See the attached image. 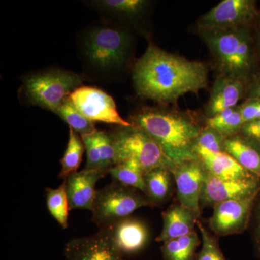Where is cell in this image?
I'll list each match as a JSON object with an SVG mask.
<instances>
[{
    "label": "cell",
    "mask_w": 260,
    "mask_h": 260,
    "mask_svg": "<svg viewBox=\"0 0 260 260\" xmlns=\"http://www.w3.org/2000/svg\"><path fill=\"white\" fill-rule=\"evenodd\" d=\"M220 75L245 80L252 65L250 39L244 28L202 30Z\"/></svg>",
    "instance_id": "obj_3"
},
{
    "label": "cell",
    "mask_w": 260,
    "mask_h": 260,
    "mask_svg": "<svg viewBox=\"0 0 260 260\" xmlns=\"http://www.w3.org/2000/svg\"><path fill=\"white\" fill-rule=\"evenodd\" d=\"M109 174L116 182L139 190L146 196L145 173L134 159H129L116 164L109 170Z\"/></svg>",
    "instance_id": "obj_22"
},
{
    "label": "cell",
    "mask_w": 260,
    "mask_h": 260,
    "mask_svg": "<svg viewBox=\"0 0 260 260\" xmlns=\"http://www.w3.org/2000/svg\"><path fill=\"white\" fill-rule=\"evenodd\" d=\"M259 194H260V190ZM257 210H256V223L255 228V244L256 251H257L258 254L260 256V195L259 203L257 205Z\"/></svg>",
    "instance_id": "obj_34"
},
{
    "label": "cell",
    "mask_w": 260,
    "mask_h": 260,
    "mask_svg": "<svg viewBox=\"0 0 260 260\" xmlns=\"http://www.w3.org/2000/svg\"><path fill=\"white\" fill-rule=\"evenodd\" d=\"M197 227L201 234V251L198 254V260H226L224 256L216 237L210 233L200 220L197 222Z\"/></svg>",
    "instance_id": "obj_27"
},
{
    "label": "cell",
    "mask_w": 260,
    "mask_h": 260,
    "mask_svg": "<svg viewBox=\"0 0 260 260\" xmlns=\"http://www.w3.org/2000/svg\"><path fill=\"white\" fill-rule=\"evenodd\" d=\"M258 193L214 205L209 220L210 230L217 236L234 235L245 231Z\"/></svg>",
    "instance_id": "obj_9"
},
{
    "label": "cell",
    "mask_w": 260,
    "mask_h": 260,
    "mask_svg": "<svg viewBox=\"0 0 260 260\" xmlns=\"http://www.w3.org/2000/svg\"><path fill=\"white\" fill-rule=\"evenodd\" d=\"M81 138L87 153V162L85 169L103 172L102 158L95 133L92 135H84Z\"/></svg>",
    "instance_id": "obj_31"
},
{
    "label": "cell",
    "mask_w": 260,
    "mask_h": 260,
    "mask_svg": "<svg viewBox=\"0 0 260 260\" xmlns=\"http://www.w3.org/2000/svg\"><path fill=\"white\" fill-rule=\"evenodd\" d=\"M239 135L254 140L260 145V119L244 124Z\"/></svg>",
    "instance_id": "obj_33"
},
{
    "label": "cell",
    "mask_w": 260,
    "mask_h": 260,
    "mask_svg": "<svg viewBox=\"0 0 260 260\" xmlns=\"http://www.w3.org/2000/svg\"><path fill=\"white\" fill-rule=\"evenodd\" d=\"M260 179L227 180L214 177L207 172L200 196V207L214 206L226 200L246 198L257 194Z\"/></svg>",
    "instance_id": "obj_12"
},
{
    "label": "cell",
    "mask_w": 260,
    "mask_h": 260,
    "mask_svg": "<svg viewBox=\"0 0 260 260\" xmlns=\"http://www.w3.org/2000/svg\"><path fill=\"white\" fill-rule=\"evenodd\" d=\"M172 172L167 168H158L145 174L146 197L153 206H158L169 198L172 189Z\"/></svg>",
    "instance_id": "obj_21"
},
{
    "label": "cell",
    "mask_w": 260,
    "mask_h": 260,
    "mask_svg": "<svg viewBox=\"0 0 260 260\" xmlns=\"http://www.w3.org/2000/svg\"><path fill=\"white\" fill-rule=\"evenodd\" d=\"M244 124L260 119V99H251L239 107Z\"/></svg>",
    "instance_id": "obj_32"
},
{
    "label": "cell",
    "mask_w": 260,
    "mask_h": 260,
    "mask_svg": "<svg viewBox=\"0 0 260 260\" xmlns=\"http://www.w3.org/2000/svg\"><path fill=\"white\" fill-rule=\"evenodd\" d=\"M253 95H255L257 99H260V84L255 89H254Z\"/></svg>",
    "instance_id": "obj_35"
},
{
    "label": "cell",
    "mask_w": 260,
    "mask_h": 260,
    "mask_svg": "<svg viewBox=\"0 0 260 260\" xmlns=\"http://www.w3.org/2000/svg\"><path fill=\"white\" fill-rule=\"evenodd\" d=\"M225 139L226 138L216 130L205 126L197 138L194 148L204 149L215 154L223 153Z\"/></svg>",
    "instance_id": "obj_28"
},
{
    "label": "cell",
    "mask_w": 260,
    "mask_h": 260,
    "mask_svg": "<svg viewBox=\"0 0 260 260\" xmlns=\"http://www.w3.org/2000/svg\"><path fill=\"white\" fill-rule=\"evenodd\" d=\"M56 114L60 116L61 119L69 125L70 128L79 133L82 136L94 134L98 130L95 129L93 121L85 117L75 108L70 98L65 99L61 104Z\"/></svg>",
    "instance_id": "obj_26"
},
{
    "label": "cell",
    "mask_w": 260,
    "mask_h": 260,
    "mask_svg": "<svg viewBox=\"0 0 260 260\" xmlns=\"http://www.w3.org/2000/svg\"><path fill=\"white\" fill-rule=\"evenodd\" d=\"M179 204L200 213V196L207 171L199 159L177 164L172 170Z\"/></svg>",
    "instance_id": "obj_11"
},
{
    "label": "cell",
    "mask_w": 260,
    "mask_h": 260,
    "mask_svg": "<svg viewBox=\"0 0 260 260\" xmlns=\"http://www.w3.org/2000/svg\"><path fill=\"white\" fill-rule=\"evenodd\" d=\"M82 83L83 78L74 72L51 70L24 78L23 89L30 104L56 114L65 99Z\"/></svg>",
    "instance_id": "obj_4"
},
{
    "label": "cell",
    "mask_w": 260,
    "mask_h": 260,
    "mask_svg": "<svg viewBox=\"0 0 260 260\" xmlns=\"http://www.w3.org/2000/svg\"><path fill=\"white\" fill-rule=\"evenodd\" d=\"M130 46L131 37L127 32L114 27H99L85 40V55L98 68H119L127 59Z\"/></svg>",
    "instance_id": "obj_7"
},
{
    "label": "cell",
    "mask_w": 260,
    "mask_h": 260,
    "mask_svg": "<svg viewBox=\"0 0 260 260\" xmlns=\"http://www.w3.org/2000/svg\"><path fill=\"white\" fill-rule=\"evenodd\" d=\"M200 215V213L179 203L172 205L162 213L164 224L157 242L164 243L196 232L195 227Z\"/></svg>",
    "instance_id": "obj_17"
},
{
    "label": "cell",
    "mask_w": 260,
    "mask_h": 260,
    "mask_svg": "<svg viewBox=\"0 0 260 260\" xmlns=\"http://www.w3.org/2000/svg\"><path fill=\"white\" fill-rule=\"evenodd\" d=\"M200 239L196 232L162 243L160 247L164 260H198L197 249Z\"/></svg>",
    "instance_id": "obj_20"
},
{
    "label": "cell",
    "mask_w": 260,
    "mask_h": 260,
    "mask_svg": "<svg viewBox=\"0 0 260 260\" xmlns=\"http://www.w3.org/2000/svg\"><path fill=\"white\" fill-rule=\"evenodd\" d=\"M46 199L47 208L51 216L55 219L62 229H68L70 205L65 181L56 189L47 188Z\"/></svg>",
    "instance_id": "obj_25"
},
{
    "label": "cell",
    "mask_w": 260,
    "mask_h": 260,
    "mask_svg": "<svg viewBox=\"0 0 260 260\" xmlns=\"http://www.w3.org/2000/svg\"><path fill=\"white\" fill-rule=\"evenodd\" d=\"M130 119L133 126L150 135L176 165L198 159L194 145L203 127L194 116L179 111L145 108Z\"/></svg>",
    "instance_id": "obj_2"
},
{
    "label": "cell",
    "mask_w": 260,
    "mask_h": 260,
    "mask_svg": "<svg viewBox=\"0 0 260 260\" xmlns=\"http://www.w3.org/2000/svg\"><path fill=\"white\" fill-rule=\"evenodd\" d=\"M133 78L140 96L174 104L186 93H198L206 88L208 69L201 61L189 60L150 44L135 64Z\"/></svg>",
    "instance_id": "obj_1"
},
{
    "label": "cell",
    "mask_w": 260,
    "mask_h": 260,
    "mask_svg": "<svg viewBox=\"0 0 260 260\" xmlns=\"http://www.w3.org/2000/svg\"><path fill=\"white\" fill-rule=\"evenodd\" d=\"M96 3L109 11L129 15L139 14L148 4L144 0H103Z\"/></svg>",
    "instance_id": "obj_29"
},
{
    "label": "cell",
    "mask_w": 260,
    "mask_h": 260,
    "mask_svg": "<svg viewBox=\"0 0 260 260\" xmlns=\"http://www.w3.org/2000/svg\"><path fill=\"white\" fill-rule=\"evenodd\" d=\"M254 140L241 135L228 138L224 152L229 154L244 169L260 179V147Z\"/></svg>",
    "instance_id": "obj_19"
},
{
    "label": "cell",
    "mask_w": 260,
    "mask_h": 260,
    "mask_svg": "<svg viewBox=\"0 0 260 260\" xmlns=\"http://www.w3.org/2000/svg\"><path fill=\"white\" fill-rule=\"evenodd\" d=\"M64 254L67 260H123V254L104 229L90 237L69 241Z\"/></svg>",
    "instance_id": "obj_13"
},
{
    "label": "cell",
    "mask_w": 260,
    "mask_h": 260,
    "mask_svg": "<svg viewBox=\"0 0 260 260\" xmlns=\"http://www.w3.org/2000/svg\"><path fill=\"white\" fill-rule=\"evenodd\" d=\"M153 206L145 195L119 182L97 190L92 210V221L105 229L126 218L143 207Z\"/></svg>",
    "instance_id": "obj_6"
},
{
    "label": "cell",
    "mask_w": 260,
    "mask_h": 260,
    "mask_svg": "<svg viewBox=\"0 0 260 260\" xmlns=\"http://www.w3.org/2000/svg\"><path fill=\"white\" fill-rule=\"evenodd\" d=\"M102 229L106 230L123 255L141 251L150 239L146 224L140 219L131 216Z\"/></svg>",
    "instance_id": "obj_14"
},
{
    "label": "cell",
    "mask_w": 260,
    "mask_h": 260,
    "mask_svg": "<svg viewBox=\"0 0 260 260\" xmlns=\"http://www.w3.org/2000/svg\"><path fill=\"white\" fill-rule=\"evenodd\" d=\"M69 98L75 108L93 122L100 121L123 127L133 126L121 117L113 98L101 89L82 85Z\"/></svg>",
    "instance_id": "obj_8"
},
{
    "label": "cell",
    "mask_w": 260,
    "mask_h": 260,
    "mask_svg": "<svg viewBox=\"0 0 260 260\" xmlns=\"http://www.w3.org/2000/svg\"><path fill=\"white\" fill-rule=\"evenodd\" d=\"M95 135L102 158V170L107 174L116 165L115 148L112 133L97 131Z\"/></svg>",
    "instance_id": "obj_30"
},
{
    "label": "cell",
    "mask_w": 260,
    "mask_h": 260,
    "mask_svg": "<svg viewBox=\"0 0 260 260\" xmlns=\"http://www.w3.org/2000/svg\"><path fill=\"white\" fill-rule=\"evenodd\" d=\"M244 124L239 107L225 109L205 121V125L216 130L225 138L239 135Z\"/></svg>",
    "instance_id": "obj_23"
},
{
    "label": "cell",
    "mask_w": 260,
    "mask_h": 260,
    "mask_svg": "<svg viewBox=\"0 0 260 260\" xmlns=\"http://www.w3.org/2000/svg\"><path fill=\"white\" fill-rule=\"evenodd\" d=\"M194 153L207 172L214 177L227 180L258 179L225 152L215 154L204 149L194 148Z\"/></svg>",
    "instance_id": "obj_18"
},
{
    "label": "cell",
    "mask_w": 260,
    "mask_h": 260,
    "mask_svg": "<svg viewBox=\"0 0 260 260\" xmlns=\"http://www.w3.org/2000/svg\"><path fill=\"white\" fill-rule=\"evenodd\" d=\"M245 89V80L237 77L220 75L215 80L206 108L208 117L216 115L225 109L237 107Z\"/></svg>",
    "instance_id": "obj_16"
},
{
    "label": "cell",
    "mask_w": 260,
    "mask_h": 260,
    "mask_svg": "<svg viewBox=\"0 0 260 260\" xmlns=\"http://www.w3.org/2000/svg\"><path fill=\"white\" fill-rule=\"evenodd\" d=\"M255 15V8L249 0H223L198 21L199 31L244 28Z\"/></svg>",
    "instance_id": "obj_10"
},
{
    "label": "cell",
    "mask_w": 260,
    "mask_h": 260,
    "mask_svg": "<svg viewBox=\"0 0 260 260\" xmlns=\"http://www.w3.org/2000/svg\"><path fill=\"white\" fill-rule=\"evenodd\" d=\"M116 153V165L134 159L145 174L158 168L172 170L176 164L166 156L150 135L138 126H119L112 133Z\"/></svg>",
    "instance_id": "obj_5"
},
{
    "label": "cell",
    "mask_w": 260,
    "mask_h": 260,
    "mask_svg": "<svg viewBox=\"0 0 260 260\" xmlns=\"http://www.w3.org/2000/svg\"><path fill=\"white\" fill-rule=\"evenodd\" d=\"M106 174L100 171L86 169L70 174L64 180L70 210L85 209L92 212L97 191L95 185Z\"/></svg>",
    "instance_id": "obj_15"
},
{
    "label": "cell",
    "mask_w": 260,
    "mask_h": 260,
    "mask_svg": "<svg viewBox=\"0 0 260 260\" xmlns=\"http://www.w3.org/2000/svg\"><path fill=\"white\" fill-rule=\"evenodd\" d=\"M85 150L83 140L74 130L70 128L69 140L61 158L59 177L66 179L70 174L78 172Z\"/></svg>",
    "instance_id": "obj_24"
}]
</instances>
